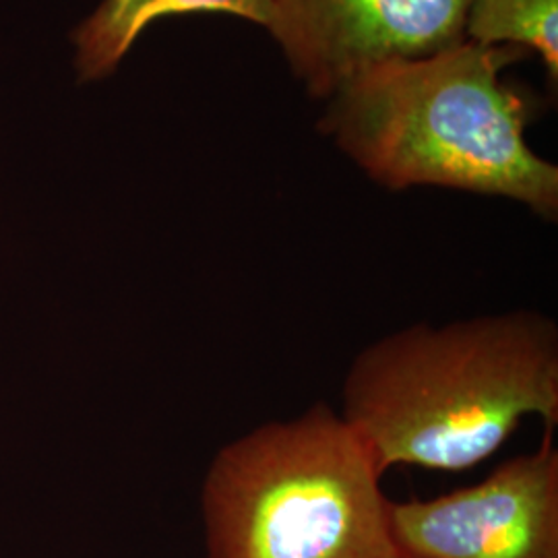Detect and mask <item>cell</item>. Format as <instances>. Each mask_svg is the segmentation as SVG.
<instances>
[{"mask_svg":"<svg viewBox=\"0 0 558 558\" xmlns=\"http://www.w3.org/2000/svg\"><path fill=\"white\" fill-rule=\"evenodd\" d=\"M399 558H558V449L507 459L474 486L391 500Z\"/></svg>","mask_w":558,"mask_h":558,"instance_id":"277c9868","label":"cell"},{"mask_svg":"<svg viewBox=\"0 0 558 558\" xmlns=\"http://www.w3.org/2000/svg\"><path fill=\"white\" fill-rule=\"evenodd\" d=\"M515 46L465 40L373 66L333 96L325 133L380 186H445L523 203L557 221L558 168L523 140L534 108L500 69Z\"/></svg>","mask_w":558,"mask_h":558,"instance_id":"7a4b0ae2","label":"cell"},{"mask_svg":"<svg viewBox=\"0 0 558 558\" xmlns=\"http://www.w3.org/2000/svg\"><path fill=\"white\" fill-rule=\"evenodd\" d=\"M274 11L276 0H104L96 13L83 21L73 34L80 80L108 77L145 27L161 17L230 13L269 29L274 23Z\"/></svg>","mask_w":558,"mask_h":558,"instance_id":"8992f818","label":"cell"},{"mask_svg":"<svg viewBox=\"0 0 558 558\" xmlns=\"http://www.w3.org/2000/svg\"><path fill=\"white\" fill-rule=\"evenodd\" d=\"M558 0H472L465 40L482 46L518 44L542 54L553 81L558 75Z\"/></svg>","mask_w":558,"mask_h":558,"instance_id":"52a82bcc","label":"cell"},{"mask_svg":"<svg viewBox=\"0 0 558 558\" xmlns=\"http://www.w3.org/2000/svg\"><path fill=\"white\" fill-rule=\"evenodd\" d=\"M380 474L317 401L214 456L201 484L205 558H399Z\"/></svg>","mask_w":558,"mask_h":558,"instance_id":"3957f363","label":"cell"},{"mask_svg":"<svg viewBox=\"0 0 558 558\" xmlns=\"http://www.w3.org/2000/svg\"><path fill=\"white\" fill-rule=\"evenodd\" d=\"M472 0H276L269 32L308 89L336 96L360 73L465 41Z\"/></svg>","mask_w":558,"mask_h":558,"instance_id":"5b68a950","label":"cell"},{"mask_svg":"<svg viewBox=\"0 0 558 558\" xmlns=\"http://www.w3.org/2000/svg\"><path fill=\"white\" fill-rule=\"evenodd\" d=\"M339 416L385 476L398 465L465 472L538 416L558 424V325L515 308L445 325L416 323L362 348Z\"/></svg>","mask_w":558,"mask_h":558,"instance_id":"6da1fadb","label":"cell"}]
</instances>
